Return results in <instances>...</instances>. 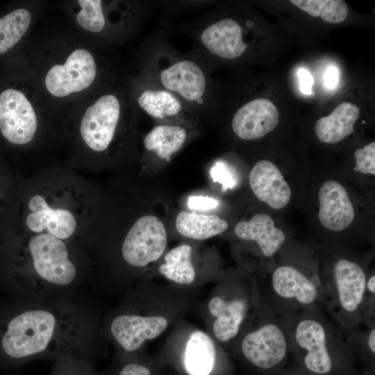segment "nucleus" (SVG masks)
I'll use <instances>...</instances> for the list:
<instances>
[{"instance_id":"nucleus-1","label":"nucleus","mask_w":375,"mask_h":375,"mask_svg":"<svg viewBox=\"0 0 375 375\" xmlns=\"http://www.w3.org/2000/svg\"><path fill=\"white\" fill-rule=\"evenodd\" d=\"M140 74L178 97L199 119L209 113L210 65L193 51L176 49L164 31L149 35L141 51Z\"/></svg>"},{"instance_id":"nucleus-2","label":"nucleus","mask_w":375,"mask_h":375,"mask_svg":"<svg viewBox=\"0 0 375 375\" xmlns=\"http://www.w3.org/2000/svg\"><path fill=\"white\" fill-rule=\"evenodd\" d=\"M55 326V317L48 311L24 312L8 324L2 348L8 356L18 360L41 353L50 342Z\"/></svg>"},{"instance_id":"nucleus-3","label":"nucleus","mask_w":375,"mask_h":375,"mask_svg":"<svg viewBox=\"0 0 375 375\" xmlns=\"http://www.w3.org/2000/svg\"><path fill=\"white\" fill-rule=\"evenodd\" d=\"M367 276L360 265L347 258L333 265L332 285L324 288L331 297L338 317L350 324L361 313L367 297Z\"/></svg>"},{"instance_id":"nucleus-4","label":"nucleus","mask_w":375,"mask_h":375,"mask_svg":"<svg viewBox=\"0 0 375 375\" xmlns=\"http://www.w3.org/2000/svg\"><path fill=\"white\" fill-rule=\"evenodd\" d=\"M122 103L117 96L100 97L85 112L81 122V135L93 151L106 150L114 140L122 115Z\"/></svg>"},{"instance_id":"nucleus-5","label":"nucleus","mask_w":375,"mask_h":375,"mask_svg":"<svg viewBox=\"0 0 375 375\" xmlns=\"http://www.w3.org/2000/svg\"><path fill=\"white\" fill-rule=\"evenodd\" d=\"M167 233L164 224L153 215H144L132 226L122 245L125 261L135 267H143L157 260L164 253Z\"/></svg>"},{"instance_id":"nucleus-6","label":"nucleus","mask_w":375,"mask_h":375,"mask_svg":"<svg viewBox=\"0 0 375 375\" xmlns=\"http://www.w3.org/2000/svg\"><path fill=\"white\" fill-rule=\"evenodd\" d=\"M33 267L38 274L47 281L60 285L69 284L76 270L68 258V251L59 238L40 233L31 238L28 244Z\"/></svg>"},{"instance_id":"nucleus-7","label":"nucleus","mask_w":375,"mask_h":375,"mask_svg":"<svg viewBox=\"0 0 375 375\" xmlns=\"http://www.w3.org/2000/svg\"><path fill=\"white\" fill-rule=\"evenodd\" d=\"M289 346V338L278 323L265 322L242 339L241 351L253 366L270 369L285 358Z\"/></svg>"},{"instance_id":"nucleus-8","label":"nucleus","mask_w":375,"mask_h":375,"mask_svg":"<svg viewBox=\"0 0 375 375\" xmlns=\"http://www.w3.org/2000/svg\"><path fill=\"white\" fill-rule=\"evenodd\" d=\"M97 75L95 60L88 51H74L63 65H55L48 72L45 85L53 96L62 97L89 87Z\"/></svg>"},{"instance_id":"nucleus-9","label":"nucleus","mask_w":375,"mask_h":375,"mask_svg":"<svg viewBox=\"0 0 375 375\" xmlns=\"http://www.w3.org/2000/svg\"><path fill=\"white\" fill-rule=\"evenodd\" d=\"M37 129L36 115L31 103L20 91L8 89L0 94V130L15 144L32 140Z\"/></svg>"},{"instance_id":"nucleus-10","label":"nucleus","mask_w":375,"mask_h":375,"mask_svg":"<svg viewBox=\"0 0 375 375\" xmlns=\"http://www.w3.org/2000/svg\"><path fill=\"white\" fill-rule=\"evenodd\" d=\"M134 98L137 106L157 122L198 120L178 97L142 74L135 81Z\"/></svg>"},{"instance_id":"nucleus-11","label":"nucleus","mask_w":375,"mask_h":375,"mask_svg":"<svg viewBox=\"0 0 375 375\" xmlns=\"http://www.w3.org/2000/svg\"><path fill=\"white\" fill-rule=\"evenodd\" d=\"M293 335L295 344L305 351L303 362L310 372L326 374L331 371L328 335L322 322L315 317H303L297 323Z\"/></svg>"},{"instance_id":"nucleus-12","label":"nucleus","mask_w":375,"mask_h":375,"mask_svg":"<svg viewBox=\"0 0 375 375\" xmlns=\"http://www.w3.org/2000/svg\"><path fill=\"white\" fill-rule=\"evenodd\" d=\"M278 120V110L274 103L265 98H258L237 109L231 119V128L240 139L254 140L272 131Z\"/></svg>"},{"instance_id":"nucleus-13","label":"nucleus","mask_w":375,"mask_h":375,"mask_svg":"<svg viewBox=\"0 0 375 375\" xmlns=\"http://www.w3.org/2000/svg\"><path fill=\"white\" fill-rule=\"evenodd\" d=\"M271 289L279 299L297 306H311L322 292L319 280L291 265L278 267L271 276Z\"/></svg>"},{"instance_id":"nucleus-14","label":"nucleus","mask_w":375,"mask_h":375,"mask_svg":"<svg viewBox=\"0 0 375 375\" xmlns=\"http://www.w3.org/2000/svg\"><path fill=\"white\" fill-rule=\"evenodd\" d=\"M319 219L325 228L341 231L353 221L355 210L346 189L335 181H327L318 192Z\"/></svg>"},{"instance_id":"nucleus-15","label":"nucleus","mask_w":375,"mask_h":375,"mask_svg":"<svg viewBox=\"0 0 375 375\" xmlns=\"http://www.w3.org/2000/svg\"><path fill=\"white\" fill-rule=\"evenodd\" d=\"M249 183L256 197L274 209L285 207L291 198V190L279 169L272 162H256L249 175Z\"/></svg>"},{"instance_id":"nucleus-16","label":"nucleus","mask_w":375,"mask_h":375,"mask_svg":"<svg viewBox=\"0 0 375 375\" xmlns=\"http://www.w3.org/2000/svg\"><path fill=\"white\" fill-rule=\"evenodd\" d=\"M168 324L161 316L120 315L114 319L110 331L114 338L127 351L140 348L146 340L160 335Z\"/></svg>"},{"instance_id":"nucleus-17","label":"nucleus","mask_w":375,"mask_h":375,"mask_svg":"<svg viewBox=\"0 0 375 375\" xmlns=\"http://www.w3.org/2000/svg\"><path fill=\"white\" fill-rule=\"evenodd\" d=\"M31 211L26 217L28 228L35 233L53 235L60 240L69 238L75 231L76 222L74 215L67 210L49 207L41 195L36 194L29 201Z\"/></svg>"},{"instance_id":"nucleus-18","label":"nucleus","mask_w":375,"mask_h":375,"mask_svg":"<svg viewBox=\"0 0 375 375\" xmlns=\"http://www.w3.org/2000/svg\"><path fill=\"white\" fill-rule=\"evenodd\" d=\"M195 122L188 120L158 122L144 138L145 149L158 158L169 162L172 156L187 142L190 126Z\"/></svg>"},{"instance_id":"nucleus-19","label":"nucleus","mask_w":375,"mask_h":375,"mask_svg":"<svg viewBox=\"0 0 375 375\" xmlns=\"http://www.w3.org/2000/svg\"><path fill=\"white\" fill-rule=\"evenodd\" d=\"M240 239L256 242L265 257H271L284 244L283 231L275 226L267 214L258 213L249 220L238 223L234 229Z\"/></svg>"},{"instance_id":"nucleus-20","label":"nucleus","mask_w":375,"mask_h":375,"mask_svg":"<svg viewBox=\"0 0 375 375\" xmlns=\"http://www.w3.org/2000/svg\"><path fill=\"white\" fill-rule=\"evenodd\" d=\"M208 309L215 318L212 325L215 337L222 342H228L239 333L248 310V303L242 297L226 299L215 296L210 299Z\"/></svg>"},{"instance_id":"nucleus-21","label":"nucleus","mask_w":375,"mask_h":375,"mask_svg":"<svg viewBox=\"0 0 375 375\" xmlns=\"http://www.w3.org/2000/svg\"><path fill=\"white\" fill-rule=\"evenodd\" d=\"M360 115V108L356 105L342 102L331 115L317 121L315 126V134L322 142L338 143L352 133Z\"/></svg>"},{"instance_id":"nucleus-22","label":"nucleus","mask_w":375,"mask_h":375,"mask_svg":"<svg viewBox=\"0 0 375 375\" xmlns=\"http://www.w3.org/2000/svg\"><path fill=\"white\" fill-rule=\"evenodd\" d=\"M216 362V349L212 340L204 332H192L187 342L183 369L188 375H210Z\"/></svg>"},{"instance_id":"nucleus-23","label":"nucleus","mask_w":375,"mask_h":375,"mask_svg":"<svg viewBox=\"0 0 375 375\" xmlns=\"http://www.w3.org/2000/svg\"><path fill=\"white\" fill-rule=\"evenodd\" d=\"M228 222L214 215L181 211L176 219L178 232L189 238L203 240L224 232Z\"/></svg>"},{"instance_id":"nucleus-24","label":"nucleus","mask_w":375,"mask_h":375,"mask_svg":"<svg viewBox=\"0 0 375 375\" xmlns=\"http://www.w3.org/2000/svg\"><path fill=\"white\" fill-rule=\"evenodd\" d=\"M192 247L180 244L165 256V263L159 267L160 273L175 283L188 285L193 283L195 270L191 260Z\"/></svg>"},{"instance_id":"nucleus-25","label":"nucleus","mask_w":375,"mask_h":375,"mask_svg":"<svg viewBox=\"0 0 375 375\" xmlns=\"http://www.w3.org/2000/svg\"><path fill=\"white\" fill-rule=\"evenodd\" d=\"M31 14L24 8L16 9L0 18V53L14 47L26 32Z\"/></svg>"},{"instance_id":"nucleus-26","label":"nucleus","mask_w":375,"mask_h":375,"mask_svg":"<svg viewBox=\"0 0 375 375\" xmlns=\"http://www.w3.org/2000/svg\"><path fill=\"white\" fill-rule=\"evenodd\" d=\"M290 3L313 17L328 23L338 24L347 18L349 8L342 0H291Z\"/></svg>"},{"instance_id":"nucleus-27","label":"nucleus","mask_w":375,"mask_h":375,"mask_svg":"<svg viewBox=\"0 0 375 375\" xmlns=\"http://www.w3.org/2000/svg\"><path fill=\"white\" fill-rule=\"evenodd\" d=\"M81 7L77 14L78 24L83 28L97 33L101 31L106 25V19L101 0H79Z\"/></svg>"},{"instance_id":"nucleus-28","label":"nucleus","mask_w":375,"mask_h":375,"mask_svg":"<svg viewBox=\"0 0 375 375\" xmlns=\"http://www.w3.org/2000/svg\"><path fill=\"white\" fill-rule=\"evenodd\" d=\"M357 169L363 174H375V142H372L355 151Z\"/></svg>"},{"instance_id":"nucleus-29","label":"nucleus","mask_w":375,"mask_h":375,"mask_svg":"<svg viewBox=\"0 0 375 375\" xmlns=\"http://www.w3.org/2000/svg\"><path fill=\"white\" fill-rule=\"evenodd\" d=\"M210 174L213 181L222 185L223 190L234 188L237 180L232 171L223 161H217L210 168Z\"/></svg>"},{"instance_id":"nucleus-30","label":"nucleus","mask_w":375,"mask_h":375,"mask_svg":"<svg viewBox=\"0 0 375 375\" xmlns=\"http://www.w3.org/2000/svg\"><path fill=\"white\" fill-rule=\"evenodd\" d=\"M217 199L207 196H192L188 200V206L194 210H209L217 207Z\"/></svg>"},{"instance_id":"nucleus-31","label":"nucleus","mask_w":375,"mask_h":375,"mask_svg":"<svg viewBox=\"0 0 375 375\" xmlns=\"http://www.w3.org/2000/svg\"><path fill=\"white\" fill-rule=\"evenodd\" d=\"M117 375H153L151 369L146 365L131 362L125 365Z\"/></svg>"},{"instance_id":"nucleus-32","label":"nucleus","mask_w":375,"mask_h":375,"mask_svg":"<svg viewBox=\"0 0 375 375\" xmlns=\"http://www.w3.org/2000/svg\"><path fill=\"white\" fill-rule=\"evenodd\" d=\"M298 76L301 91L305 94H310L313 84V78L310 73L307 69H300L298 72Z\"/></svg>"},{"instance_id":"nucleus-33","label":"nucleus","mask_w":375,"mask_h":375,"mask_svg":"<svg viewBox=\"0 0 375 375\" xmlns=\"http://www.w3.org/2000/svg\"><path fill=\"white\" fill-rule=\"evenodd\" d=\"M339 81V72L336 67H330L326 69L324 75V83L328 88H335Z\"/></svg>"},{"instance_id":"nucleus-34","label":"nucleus","mask_w":375,"mask_h":375,"mask_svg":"<svg viewBox=\"0 0 375 375\" xmlns=\"http://www.w3.org/2000/svg\"><path fill=\"white\" fill-rule=\"evenodd\" d=\"M367 345L371 353L374 355L375 353V328L371 329L367 336Z\"/></svg>"},{"instance_id":"nucleus-35","label":"nucleus","mask_w":375,"mask_h":375,"mask_svg":"<svg viewBox=\"0 0 375 375\" xmlns=\"http://www.w3.org/2000/svg\"><path fill=\"white\" fill-rule=\"evenodd\" d=\"M366 291L367 294L374 295L375 293V276L372 274L367 279Z\"/></svg>"},{"instance_id":"nucleus-36","label":"nucleus","mask_w":375,"mask_h":375,"mask_svg":"<svg viewBox=\"0 0 375 375\" xmlns=\"http://www.w3.org/2000/svg\"><path fill=\"white\" fill-rule=\"evenodd\" d=\"M81 375H89L88 373L86 374H81Z\"/></svg>"}]
</instances>
